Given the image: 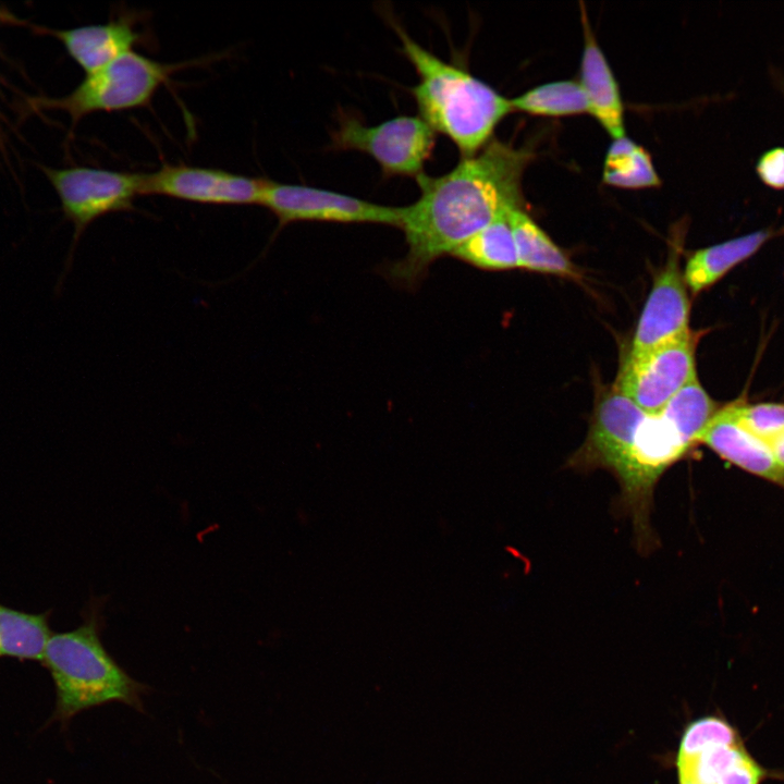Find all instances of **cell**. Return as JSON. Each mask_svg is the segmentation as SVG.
I'll use <instances>...</instances> for the list:
<instances>
[{"label":"cell","instance_id":"6da1fadb","mask_svg":"<svg viewBox=\"0 0 784 784\" xmlns=\"http://www.w3.org/2000/svg\"><path fill=\"white\" fill-rule=\"evenodd\" d=\"M531 157L529 148L491 139L442 175H418L419 197L402 207L407 252L388 268L389 277L416 286L436 260L502 213L523 208L522 180Z\"/></svg>","mask_w":784,"mask_h":784},{"label":"cell","instance_id":"7a4b0ae2","mask_svg":"<svg viewBox=\"0 0 784 784\" xmlns=\"http://www.w3.org/2000/svg\"><path fill=\"white\" fill-rule=\"evenodd\" d=\"M402 53L419 81L411 87L418 115L437 133L446 136L462 158L487 145L500 121L513 111L511 99L467 70L446 62L415 41L391 22Z\"/></svg>","mask_w":784,"mask_h":784},{"label":"cell","instance_id":"3957f363","mask_svg":"<svg viewBox=\"0 0 784 784\" xmlns=\"http://www.w3.org/2000/svg\"><path fill=\"white\" fill-rule=\"evenodd\" d=\"M103 601L91 600L82 624L52 633L42 662L57 691L54 718L68 722L77 713L109 702H121L144 712L143 696L150 688L131 677L101 642Z\"/></svg>","mask_w":784,"mask_h":784},{"label":"cell","instance_id":"277c9868","mask_svg":"<svg viewBox=\"0 0 784 784\" xmlns=\"http://www.w3.org/2000/svg\"><path fill=\"white\" fill-rule=\"evenodd\" d=\"M197 60L164 63L131 51L86 77L68 96L45 103L69 113L72 123L94 112H117L147 107L172 75Z\"/></svg>","mask_w":784,"mask_h":784},{"label":"cell","instance_id":"5b68a950","mask_svg":"<svg viewBox=\"0 0 784 784\" xmlns=\"http://www.w3.org/2000/svg\"><path fill=\"white\" fill-rule=\"evenodd\" d=\"M675 768L678 784H762L776 777L750 754L738 730L716 714L687 724Z\"/></svg>","mask_w":784,"mask_h":784},{"label":"cell","instance_id":"8992f818","mask_svg":"<svg viewBox=\"0 0 784 784\" xmlns=\"http://www.w3.org/2000/svg\"><path fill=\"white\" fill-rule=\"evenodd\" d=\"M437 142V133L417 115H397L375 125L355 114L341 113L331 133V147L356 150L371 157L385 176L424 173Z\"/></svg>","mask_w":784,"mask_h":784},{"label":"cell","instance_id":"52a82bcc","mask_svg":"<svg viewBox=\"0 0 784 784\" xmlns=\"http://www.w3.org/2000/svg\"><path fill=\"white\" fill-rule=\"evenodd\" d=\"M260 206L277 218L280 229L293 222L370 223L400 228L402 218V207L270 179H266Z\"/></svg>","mask_w":784,"mask_h":784},{"label":"cell","instance_id":"ba28073f","mask_svg":"<svg viewBox=\"0 0 784 784\" xmlns=\"http://www.w3.org/2000/svg\"><path fill=\"white\" fill-rule=\"evenodd\" d=\"M64 216L75 228L74 242L96 219L112 212L131 211L143 196L144 173L90 167L46 171Z\"/></svg>","mask_w":784,"mask_h":784},{"label":"cell","instance_id":"9c48e42d","mask_svg":"<svg viewBox=\"0 0 784 784\" xmlns=\"http://www.w3.org/2000/svg\"><path fill=\"white\" fill-rule=\"evenodd\" d=\"M698 335L689 332L636 356H626L614 387L647 414L660 413L697 379Z\"/></svg>","mask_w":784,"mask_h":784},{"label":"cell","instance_id":"30bf717a","mask_svg":"<svg viewBox=\"0 0 784 784\" xmlns=\"http://www.w3.org/2000/svg\"><path fill=\"white\" fill-rule=\"evenodd\" d=\"M267 177L218 168L163 163L144 173L143 195L164 196L201 205H260Z\"/></svg>","mask_w":784,"mask_h":784},{"label":"cell","instance_id":"8fae6325","mask_svg":"<svg viewBox=\"0 0 784 784\" xmlns=\"http://www.w3.org/2000/svg\"><path fill=\"white\" fill-rule=\"evenodd\" d=\"M679 244L673 246L666 264L654 278L628 356L642 354L691 331L690 299L679 267Z\"/></svg>","mask_w":784,"mask_h":784},{"label":"cell","instance_id":"7c38bea8","mask_svg":"<svg viewBox=\"0 0 784 784\" xmlns=\"http://www.w3.org/2000/svg\"><path fill=\"white\" fill-rule=\"evenodd\" d=\"M645 414L613 385L601 394L588 434L568 461L569 466L583 471L604 469L611 473L628 449Z\"/></svg>","mask_w":784,"mask_h":784},{"label":"cell","instance_id":"4fadbf2b","mask_svg":"<svg viewBox=\"0 0 784 784\" xmlns=\"http://www.w3.org/2000/svg\"><path fill=\"white\" fill-rule=\"evenodd\" d=\"M139 11L120 9L107 23L90 24L53 32L69 56L90 74L113 60L134 51L147 42V33L140 30Z\"/></svg>","mask_w":784,"mask_h":784},{"label":"cell","instance_id":"5bb4252c","mask_svg":"<svg viewBox=\"0 0 784 784\" xmlns=\"http://www.w3.org/2000/svg\"><path fill=\"white\" fill-rule=\"evenodd\" d=\"M698 443L725 462L784 489V467L767 443L740 425L733 403L718 409Z\"/></svg>","mask_w":784,"mask_h":784},{"label":"cell","instance_id":"9a60e30c","mask_svg":"<svg viewBox=\"0 0 784 784\" xmlns=\"http://www.w3.org/2000/svg\"><path fill=\"white\" fill-rule=\"evenodd\" d=\"M584 50L580 62V86L586 95L589 113L613 139L625 136L624 106L616 78L599 47L581 4Z\"/></svg>","mask_w":784,"mask_h":784},{"label":"cell","instance_id":"2e32d148","mask_svg":"<svg viewBox=\"0 0 784 784\" xmlns=\"http://www.w3.org/2000/svg\"><path fill=\"white\" fill-rule=\"evenodd\" d=\"M773 234L772 229H761L694 252L683 271L688 290L698 294L710 287L752 256Z\"/></svg>","mask_w":784,"mask_h":784},{"label":"cell","instance_id":"e0dca14e","mask_svg":"<svg viewBox=\"0 0 784 784\" xmlns=\"http://www.w3.org/2000/svg\"><path fill=\"white\" fill-rule=\"evenodd\" d=\"M507 215L515 240L519 268L563 278L578 279L580 277L571 259L524 208H512Z\"/></svg>","mask_w":784,"mask_h":784},{"label":"cell","instance_id":"ac0fdd59","mask_svg":"<svg viewBox=\"0 0 784 784\" xmlns=\"http://www.w3.org/2000/svg\"><path fill=\"white\" fill-rule=\"evenodd\" d=\"M509 211L461 244L451 256L481 270L504 271L519 268Z\"/></svg>","mask_w":784,"mask_h":784},{"label":"cell","instance_id":"d6986e66","mask_svg":"<svg viewBox=\"0 0 784 784\" xmlns=\"http://www.w3.org/2000/svg\"><path fill=\"white\" fill-rule=\"evenodd\" d=\"M49 612L32 614L0 603V657L41 661L51 636Z\"/></svg>","mask_w":784,"mask_h":784},{"label":"cell","instance_id":"ffe728a7","mask_svg":"<svg viewBox=\"0 0 784 784\" xmlns=\"http://www.w3.org/2000/svg\"><path fill=\"white\" fill-rule=\"evenodd\" d=\"M603 182L622 188H646L661 184L649 152L624 136L610 144L603 167Z\"/></svg>","mask_w":784,"mask_h":784},{"label":"cell","instance_id":"44dd1931","mask_svg":"<svg viewBox=\"0 0 784 784\" xmlns=\"http://www.w3.org/2000/svg\"><path fill=\"white\" fill-rule=\"evenodd\" d=\"M513 111L535 115L564 117L589 113L586 95L575 81H556L534 87L511 99Z\"/></svg>","mask_w":784,"mask_h":784},{"label":"cell","instance_id":"7402d4cb","mask_svg":"<svg viewBox=\"0 0 784 784\" xmlns=\"http://www.w3.org/2000/svg\"><path fill=\"white\" fill-rule=\"evenodd\" d=\"M734 413L740 425L770 445L784 432V404L733 402Z\"/></svg>","mask_w":784,"mask_h":784},{"label":"cell","instance_id":"603a6c76","mask_svg":"<svg viewBox=\"0 0 784 784\" xmlns=\"http://www.w3.org/2000/svg\"><path fill=\"white\" fill-rule=\"evenodd\" d=\"M756 171L768 186L784 188V147H774L764 151L757 161Z\"/></svg>","mask_w":784,"mask_h":784},{"label":"cell","instance_id":"cb8c5ba5","mask_svg":"<svg viewBox=\"0 0 784 784\" xmlns=\"http://www.w3.org/2000/svg\"><path fill=\"white\" fill-rule=\"evenodd\" d=\"M772 453L784 467V432H782L770 445Z\"/></svg>","mask_w":784,"mask_h":784}]
</instances>
